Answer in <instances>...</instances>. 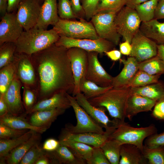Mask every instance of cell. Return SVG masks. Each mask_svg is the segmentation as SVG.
Here are the masks:
<instances>
[{
	"mask_svg": "<svg viewBox=\"0 0 164 164\" xmlns=\"http://www.w3.org/2000/svg\"><path fill=\"white\" fill-rule=\"evenodd\" d=\"M67 50L55 43L30 55L36 77L38 101L61 92L72 94L74 80Z\"/></svg>",
	"mask_w": 164,
	"mask_h": 164,
	"instance_id": "6da1fadb",
	"label": "cell"
},
{
	"mask_svg": "<svg viewBox=\"0 0 164 164\" xmlns=\"http://www.w3.org/2000/svg\"><path fill=\"white\" fill-rule=\"evenodd\" d=\"M60 36L53 28L48 30L34 27L24 30L15 42L16 52L30 56L55 43Z\"/></svg>",
	"mask_w": 164,
	"mask_h": 164,
	"instance_id": "7a4b0ae2",
	"label": "cell"
},
{
	"mask_svg": "<svg viewBox=\"0 0 164 164\" xmlns=\"http://www.w3.org/2000/svg\"><path fill=\"white\" fill-rule=\"evenodd\" d=\"M131 94L130 87L113 88L101 95L88 100L94 106L106 108L115 121L123 122L126 118L128 100Z\"/></svg>",
	"mask_w": 164,
	"mask_h": 164,
	"instance_id": "3957f363",
	"label": "cell"
},
{
	"mask_svg": "<svg viewBox=\"0 0 164 164\" xmlns=\"http://www.w3.org/2000/svg\"><path fill=\"white\" fill-rule=\"evenodd\" d=\"M116 126L110 138L117 141L121 145L125 144L135 145L142 151L144 141L157 132V128L153 124L145 127L135 128L125 121H118Z\"/></svg>",
	"mask_w": 164,
	"mask_h": 164,
	"instance_id": "277c9868",
	"label": "cell"
},
{
	"mask_svg": "<svg viewBox=\"0 0 164 164\" xmlns=\"http://www.w3.org/2000/svg\"><path fill=\"white\" fill-rule=\"evenodd\" d=\"M53 29L59 35L75 39H97L99 37L91 22L60 19Z\"/></svg>",
	"mask_w": 164,
	"mask_h": 164,
	"instance_id": "5b68a950",
	"label": "cell"
},
{
	"mask_svg": "<svg viewBox=\"0 0 164 164\" xmlns=\"http://www.w3.org/2000/svg\"><path fill=\"white\" fill-rule=\"evenodd\" d=\"M67 95L75 113L77 122L75 126L67 124L64 128L73 133L92 132L104 134L105 131L103 130V127L95 121L79 104L75 97L68 93Z\"/></svg>",
	"mask_w": 164,
	"mask_h": 164,
	"instance_id": "8992f818",
	"label": "cell"
},
{
	"mask_svg": "<svg viewBox=\"0 0 164 164\" xmlns=\"http://www.w3.org/2000/svg\"><path fill=\"white\" fill-rule=\"evenodd\" d=\"M114 22L119 35L124 41L131 43L142 22L135 9L125 5L116 14Z\"/></svg>",
	"mask_w": 164,
	"mask_h": 164,
	"instance_id": "52a82bcc",
	"label": "cell"
},
{
	"mask_svg": "<svg viewBox=\"0 0 164 164\" xmlns=\"http://www.w3.org/2000/svg\"><path fill=\"white\" fill-rule=\"evenodd\" d=\"M116 14L112 12L98 13L91 18V21L99 38L108 40L117 46L121 36L114 24Z\"/></svg>",
	"mask_w": 164,
	"mask_h": 164,
	"instance_id": "ba28073f",
	"label": "cell"
},
{
	"mask_svg": "<svg viewBox=\"0 0 164 164\" xmlns=\"http://www.w3.org/2000/svg\"><path fill=\"white\" fill-rule=\"evenodd\" d=\"M60 38L55 44L67 49L77 47L87 52H97L100 54L113 50L116 46L106 39L99 38L97 39H75L60 35Z\"/></svg>",
	"mask_w": 164,
	"mask_h": 164,
	"instance_id": "9c48e42d",
	"label": "cell"
},
{
	"mask_svg": "<svg viewBox=\"0 0 164 164\" xmlns=\"http://www.w3.org/2000/svg\"><path fill=\"white\" fill-rule=\"evenodd\" d=\"M67 54L70 62L74 83L72 94L75 96L80 92L79 85L81 80L85 78L88 64V52L77 47L68 49Z\"/></svg>",
	"mask_w": 164,
	"mask_h": 164,
	"instance_id": "30bf717a",
	"label": "cell"
},
{
	"mask_svg": "<svg viewBox=\"0 0 164 164\" xmlns=\"http://www.w3.org/2000/svg\"><path fill=\"white\" fill-rule=\"evenodd\" d=\"M13 62L16 74L23 86L36 90V73L30 56L16 52Z\"/></svg>",
	"mask_w": 164,
	"mask_h": 164,
	"instance_id": "8fae6325",
	"label": "cell"
},
{
	"mask_svg": "<svg viewBox=\"0 0 164 164\" xmlns=\"http://www.w3.org/2000/svg\"><path fill=\"white\" fill-rule=\"evenodd\" d=\"M132 50L129 55L135 58L138 62L156 56L158 44L148 37L139 30L132 39Z\"/></svg>",
	"mask_w": 164,
	"mask_h": 164,
	"instance_id": "7c38bea8",
	"label": "cell"
},
{
	"mask_svg": "<svg viewBox=\"0 0 164 164\" xmlns=\"http://www.w3.org/2000/svg\"><path fill=\"white\" fill-rule=\"evenodd\" d=\"M116 127L114 125L110 126L105 129V133L103 134L92 132L73 133L64 128L59 136V140H66L79 142L94 147H100L109 138Z\"/></svg>",
	"mask_w": 164,
	"mask_h": 164,
	"instance_id": "4fadbf2b",
	"label": "cell"
},
{
	"mask_svg": "<svg viewBox=\"0 0 164 164\" xmlns=\"http://www.w3.org/2000/svg\"><path fill=\"white\" fill-rule=\"evenodd\" d=\"M41 5L38 0H22L16 11L17 19L24 30L35 26L38 20Z\"/></svg>",
	"mask_w": 164,
	"mask_h": 164,
	"instance_id": "5bb4252c",
	"label": "cell"
},
{
	"mask_svg": "<svg viewBox=\"0 0 164 164\" xmlns=\"http://www.w3.org/2000/svg\"><path fill=\"white\" fill-rule=\"evenodd\" d=\"M99 54L97 52H88V64L85 78L101 87L111 86L113 77L101 65L98 58Z\"/></svg>",
	"mask_w": 164,
	"mask_h": 164,
	"instance_id": "9a60e30c",
	"label": "cell"
},
{
	"mask_svg": "<svg viewBox=\"0 0 164 164\" xmlns=\"http://www.w3.org/2000/svg\"><path fill=\"white\" fill-rule=\"evenodd\" d=\"M18 21L16 12H7L0 22V45L6 42H15L24 31Z\"/></svg>",
	"mask_w": 164,
	"mask_h": 164,
	"instance_id": "2e32d148",
	"label": "cell"
},
{
	"mask_svg": "<svg viewBox=\"0 0 164 164\" xmlns=\"http://www.w3.org/2000/svg\"><path fill=\"white\" fill-rule=\"evenodd\" d=\"M22 86L16 73L12 82L4 95L9 114L13 115L20 116L25 113L20 94Z\"/></svg>",
	"mask_w": 164,
	"mask_h": 164,
	"instance_id": "e0dca14e",
	"label": "cell"
},
{
	"mask_svg": "<svg viewBox=\"0 0 164 164\" xmlns=\"http://www.w3.org/2000/svg\"><path fill=\"white\" fill-rule=\"evenodd\" d=\"M124 65L120 73L113 77L111 86L114 88L129 87L128 86L138 70V62L134 57L130 56L126 60L121 59Z\"/></svg>",
	"mask_w": 164,
	"mask_h": 164,
	"instance_id": "ac0fdd59",
	"label": "cell"
},
{
	"mask_svg": "<svg viewBox=\"0 0 164 164\" xmlns=\"http://www.w3.org/2000/svg\"><path fill=\"white\" fill-rule=\"evenodd\" d=\"M74 97L79 104L95 121L105 129L111 126L110 124L114 125L116 124L117 122L114 119L112 121L109 119L105 113L104 107H96L92 105L83 93H79Z\"/></svg>",
	"mask_w": 164,
	"mask_h": 164,
	"instance_id": "d6986e66",
	"label": "cell"
},
{
	"mask_svg": "<svg viewBox=\"0 0 164 164\" xmlns=\"http://www.w3.org/2000/svg\"><path fill=\"white\" fill-rule=\"evenodd\" d=\"M157 102L141 95L131 94L127 102L126 118L131 121L139 113L151 111Z\"/></svg>",
	"mask_w": 164,
	"mask_h": 164,
	"instance_id": "ffe728a7",
	"label": "cell"
},
{
	"mask_svg": "<svg viewBox=\"0 0 164 164\" xmlns=\"http://www.w3.org/2000/svg\"><path fill=\"white\" fill-rule=\"evenodd\" d=\"M67 92H61L49 98L38 101L32 108L24 115L29 114L35 111L49 109L60 108L66 110L71 107Z\"/></svg>",
	"mask_w": 164,
	"mask_h": 164,
	"instance_id": "44dd1931",
	"label": "cell"
},
{
	"mask_svg": "<svg viewBox=\"0 0 164 164\" xmlns=\"http://www.w3.org/2000/svg\"><path fill=\"white\" fill-rule=\"evenodd\" d=\"M59 18L57 0H44L41 6L39 19L35 27L47 29L49 25L54 26Z\"/></svg>",
	"mask_w": 164,
	"mask_h": 164,
	"instance_id": "7402d4cb",
	"label": "cell"
},
{
	"mask_svg": "<svg viewBox=\"0 0 164 164\" xmlns=\"http://www.w3.org/2000/svg\"><path fill=\"white\" fill-rule=\"evenodd\" d=\"M65 110L57 108L37 111L29 114L30 115L28 121L33 126L47 129Z\"/></svg>",
	"mask_w": 164,
	"mask_h": 164,
	"instance_id": "603a6c76",
	"label": "cell"
},
{
	"mask_svg": "<svg viewBox=\"0 0 164 164\" xmlns=\"http://www.w3.org/2000/svg\"><path fill=\"white\" fill-rule=\"evenodd\" d=\"M49 158L51 164H85L87 163L84 160L77 157L66 146L60 144L55 151H46Z\"/></svg>",
	"mask_w": 164,
	"mask_h": 164,
	"instance_id": "cb8c5ba5",
	"label": "cell"
},
{
	"mask_svg": "<svg viewBox=\"0 0 164 164\" xmlns=\"http://www.w3.org/2000/svg\"><path fill=\"white\" fill-rule=\"evenodd\" d=\"M139 30L158 45H164V22H160L154 19L148 22H142Z\"/></svg>",
	"mask_w": 164,
	"mask_h": 164,
	"instance_id": "d4e9b609",
	"label": "cell"
},
{
	"mask_svg": "<svg viewBox=\"0 0 164 164\" xmlns=\"http://www.w3.org/2000/svg\"><path fill=\"white\" fill-rule=\"evenodd\" d=\"M40 134L35 132L28 140L12 150L5 159L6 162L8 164H19L28 151L34 145L39 143Z\"/></svg>",
	"mask_w": 164,
	"mask_h": 164,
	"instance_id": "484cf974",
	"label": "cell"
},
{
	"mask_svg": "<svg viewBox=\"0 0 164 164\" xmlns=\"http://www.w3.org/2000/svg\"><path fill=\"white\" fill-rule=\"evenodd\" d=\"M148 164L147 160L136 146L129 144L121 145L119 164Z\"/></svg>",
	"mask_w": 164,
	"mask_h": 164,
	"instance_id": "4316f807",
	"label": "cell"
},
{
	"mask_svg": "<svg viewBox=\"0 0 164 164\" xmlns=\"http://www.w3.org/2000/svg\"><path fill=\"white\" fill-rule=\"evenodd\" d=\"M131 94L141 95L157 102L164 98V83L158 82L139 87H130Z\"/></svg>",
	"mask_w": 164,
	"mask_h": 164,
	"instance_id": "83f0119b",
	"label": "cell"
},
{
	"mask_svg": "<svg viewBox=\"0 0 164 164\" xmlns=\"http://www.w3.org/2000/svg\"><path fill=\"white\" fill-rule=\"evenodd\" d=\"M22 115L14 116L9 114L0 118V123L18 130L28 129L33 130L43 134L47 130L46 128L37 127L32 125Z\"/></svg>",
	"mask_w": 164,
	"mask_h": 164,
	"instance_id": "f1b7e54d",
	"label": "cell"
},
{
	"mask_svg": "<svg viewBox=\"0 0 164 164\" xmlns=\"http://www.w3.org/2000/svg\"><path fill=\"white\" fill-rule=\"evenodd\" d=\"M36 132L29 130L26 133L17 138L0 139V164L5 163V159L13 149L28 140Z\"/></svg>",
	"mask_w": 164,
	"mask_h": 164,
	"instance_id": "f546056e",
	"label": "cell"
},
{
	"mask_svg": "<svg viewBox=\"0 0 164 164\" xmlns=\"http://www.w3.org/2000/svg\"><path fill=\"white\" fill-rule=\"evenodd\" d=\"M60 143L68 147L78 158L86 162L91 158L93 147L79 142L66 140H59Z\"/></svg>",
	"mask_w": 164,
	"mask_h": 164,
	"instance_id": "4dcf8cb0",
	"label": "cell"
},
{
	"mask_svg": "<svg viewBox=\"0 0 164 164\" xmlns=\"http://www.w3.org/2000/svg\"><path fill=\"white\" fill-rule=\"evenodd\" d=\"M79 87L80 92L83 94L87 100L101 95L113 88L112 86L107 87L100 86L85 77L81 80Z\"/></svg>",
	"mask_w": 164,
	"mask_h": 164,
	"instance_id": "1f68e13d",
	"label": "cell"
},
{
	"mask_svg": "<svg viewBox=\"0 0 164 164\" xmlns=\"http://www.w3.org/2000/svg\"><path fill=\"white\" fill-rule=\"evenodd\" d=\"M138 70L151 75L164 74V63L157 55L138 62Z\"/></svg>",
	"mask_w": 164,
	"mask_h": 164,
	"instance_id": "d6a6232c",
	"label": "cell"
},
{
	"mask_svg": "<svg viewBox=\"0 0 164 164\" xmlns=\"http://www.w3.org/2000/svg\"><path fill=\"white\" fill-rule=\"evenodd\" d=\"M121 145L109 137L100 147L110 164H119Z\"/></svg>",
	"mask_w": 164,
	"mask_h": 164,
	"instance_id": "836d02e7",
	"label": "cell"
},
{
	"mask_svg": "<svg viewBox=\"0 0 164 164\" xmlns=\"http://www.w3.org/2000/svg\"><path fill=\"white\" fill-rule=\"evenodd\" d=\"M159 0H149L136 5L135 10L142 22L154 19L155 12Z\"/></svg>",
	"mask_w": 164,
	"mask_h": 164,
	"instance_id": "e575fe53",
	"label": "cell"
},
{
	"mask_svg": "<svg viewBox=\"0 0 164 164\" xmlns=\"http://www.w3.org/2000/svg\"><path fill=\"white\" fill-rule=\"evenodd\" d=\"M16 73L13 61L0 69V94L4 95Z\"/></svg>",
	"mask_w": 164,
	"mask_h": 164,
	"instance_id": "d590c367",
	"label": "cell"
},
{
	"mask_svg": "<svg viewBox=\"0 0 164 164\" xmlns=\"http://www.w3.org/2000/svg\"><path fill=\"white\" fill-rule=\"evenodd\" d=\"M16 48L14 42H6L0 45V69L13 61Z\"/></svg>",
	"mask_w": 164,
	"mask_h": 164,
	"instance_id": "8d00e7d4",
	"label": "cell"
},
{
	"mask_svg": "<svg viewBox=\"0 0 164 164\" xmlns=\"http://www.w3.org/2000/svg\"><path fill=\"white\" fill-rule=\"evenodd\" d=\"M142 152L148 164H164V146L149 148L144 145Z\"/></svg>",
	"mask_w": 164,
	"mask_h": 164,
	"instance_id": "74e56055",
	"label": "cell"
},
{
	"mask_svg": "<svg viewBox=\"0 0 164 164\" xmlns=\"http://www.w3.org/2000/svg\"><path fill=\"white\" fill-rule=\"evenodd\" d=\"M160 75H151L138 70L129 85V87H139L158 82Z\"/></svg>",
	"mask_w": 164,
	"mask_h": 164,
	"instance_id": "f35d334b",
	"label": "cell"
},
{
	"mask_svg": "<svg viewBox=\"0 0 164 164\" xmlns=\"http://www.w3.org/2000/svg\"><path fill=\"white\" fill-rule=\"evenodd\" d=\"M127 1L100 0L98 6L97 13L112 12L117 14L126 5Z\"/></svg>",
	"mask_w": 164,
	"mask_h": 164,
	"instance_id": "ab89813d",
	"label": "cell"
},
{
	"mask_svg": "<svg viewBox=\"0 0 164 164\" xmlns=\"http://www.w3.org/2000/svg\"><path fill=\"white\" fill-rule=\"evenodd\" d=\"M46 151L39 145V143L33 145L25 154L21 160L20 164H35L36 161Z\"/></svg>",
	"mask_w": 164,
	"mask_h": 164,
	"instance_id": "60d3db41",
	"label": "cell"
},
{
	"mask_svg": "<svg viewBox=\"0 0 164 164\" xmlns=\"http://www.w3.org/2000/svg\"><path fill=\"white\" fill-rule=\"evenodd\" d=\"M23 104L27 111L31 109L38 102L37 93L36 89L24 86L22 95Z\"/></svg>",
	"mask_w": 164,
	"mask_h": 164,
	"instance_id": "b9f144b4",
	"label": "cell"
},
{
	"mask_svg": "<svg viewBox=\"0 0 164 164\" xmlns=\"http://www.w3.org/2000/svg\"><path fill=\"white\" fill-rule=\"evenodd\" d=\"M58 13L60 19L76 20L77 17L73 12L70 0H57Z\"/></svg>",
	"mask_w": 164,
	"mask_h": 164,
	"instance_id": "7bdbcfd3",
	"label": "cell"
},
{
	"mask_svg": "<svg viewBox=\"0 0 164 164\" xmlns=\"http://www.w3.org/2000/svg\"><path fill=\"white\" fill-rule=\"evenodd\" d=\"M29 130H18L0 123V139H8L20 137Z\"/></svg>",
	"mask_w": 164,
	"mask_h": 164,
	"instance_id": "ee69618b",
	"label": "cell"
},
{
	"mask_svg": "<svg viewBox=\"0 0 164 164\" xmlns=\"http://www.w3.org/2000/svg\"><path fill=\"white\" fill-rule=\"evenodd\" d=\"M100 0H80L87 21L97 13L98 5Z\"/></svg>",
	"mask_w": 164,
	"mask_h": 164,
	"instance_id": "f6af8a7d",
	"label": "cell"
},
{
	"mask_svg": "<svg viewBox=\"0 0 164 164\" xmlns=\"http://www.w3.org/2000/svg\"><path fill=\"white\" fill-rule=\"evenodd\" d=\"M88 164H110L101 147H93L91 157L87 162Z\"/></svg>",
	"mask_w": 164,
	"mask_h": 164,
	"instance_id": "bcb514c9",
	"label": "cell"
},
{
	"mask_svg": "<svg viewBox=\"0 0 164 164\" xmlns=\"http://www.w3.org/2000/svg\"><path fill=\"white\" fill-rule=\"evenodd\" d=\"M144 146L149 148L164 146V132L156 133L147 138L145 140Z\"/></svg>",
	"mask_w": 164,
	"mask_h": 164,
	"instance_id": "7dc6e473",
	"label": "cell"
},
{
	"mask_svg": "<svg viewBox=\"0 0 164 164\" xmlns=\"http://www.w3.org/2000/svg\"><path fill=\"white\" fill-rule=\"evenodd\" d=\"M71 8L74 15L81 21H86L85 14L80 0H70Z\"/></svg>",
	"mask_w": 164,
	"mask_h": 164,
	"instance_id": "c3c4849f",
	"label": "cell"
},
{
	"mask_svg": "<svg viewBox=\"0 0 164 164\" xmlns=\"http://www.w3.org/2000/svg\"><path fill=\"white\" fill-rule=\"evenodd\" d=\"M152 115L157 119H164V98L156 102L152 112Z\"/></svg>",
	"mask_w": 164,
	"mask_h": 164,
	"instance_id": "681fc988",
	"label": "cell"
},
{
	"mask_svg": "<svg viewBox=\"0 0 164 164\" xmlns=\"http://www.w3.org/2000/svg\"><path fill=\"white\" fill-rule=\"evenodd\" d=\"M60 144L59 140L52 138H49L44 142L42 148L45 151L51 152L55 150Z\"/></svg>",
	"mask_w": 164,
	"mask_h": 164,
	"instance_id": "f907efd6",
	"label": "cell"
},
{
	"mask_svg": "<svg viewBox=\"0 0 164 164\" xmlns=\"http://www.w3.org/2000/svg\"><path fill=\"white\" fill-rule=\"evenodd\" d=\"M154 19L157 20L164 19V1L159 0L155 9Z\"/></svg>",
	"mask_w": 164,
	"mask_h": 164,
	"instance_id": "816d5d0a",
	"label": "cell"
},
{
	"mask_svg": "<svg viewBox=\"0 0 164 164\" xmlns=\"http://www.w3.org/2000/svg\"><path fill=\"white\" fill-rule=\"evenodd\" d=\"M9 114L4 95L0 94V118Z\"/></svg>",
	"mask_w": 164,
	"mask_h": 164,
	"instance_id": "f5cc1de1",
	"label": "cell"
},
{
	"mask_svg": "<svg viewBox=\"0 0 164 164\" xmlns=\"http://www.w3.org/2000/svg\"><path fill=\"white\" fill-rule=\"evenodd\" d=\"M119 49L122 54L129 56L132 50L131 43L128 41H125L119 45Z\"/></svg>",
	"mask_w": 164,
	"mask_h": 164,
	"instance_id": "db71d44e",
	"label": "cell"
},
{
	"mask_svg": "<svg viewBox=\"0 0 164 164\" xmlns=\"http://www.w3.org/2000/svg\"><path fill=\"white\" fill-rule=\"evenodd\" d=\"M105 53L111 60L115 61L120 59L121 56L120 51L116 50H111Z\"/></svg>",
	"mask_w": 164,
	"mask_h": 164,
	"instance_id": "11a10c76",
	"label": "cell"
},
{
	"mask_svg": "<svg viewBox=\"0 0 164 164\" xmlns=\"http://www.w3.org/2000/svg\"><path fill=\"white\" fill-rule=\"evenodd\" d=\"M22 0H8L7 12H16L18 6Z\"/></svg>",
	"mask_w": 164,
	"mask_h": 164,
	"instance_id": "9f6ffc18",
	"label": "cell"
},
{
	"mask_svg": "<svg viewBox=\"0 0 164 164\" xmlns=\"http://www.w3.org/2000/svg\"><path fill=\"white\" fill-rule=\"evenodd\" d=\"M8 8V0H0V13L1 17L7 12Z\"/></svg>",
	"mask_w": 164,
	"mask_h": 164,
	"instance_id": "6f0895ef",
	"label": "cell"
},
{
	"mask_svg": "<svg viewBox=\"0 0 164 164\" xmlns=\"http://www.w3.org/2000/svg\"><path fill=\"white\" fill-rule=\"evenodd\" d=\"M149 0H127L126 6L134 9L135 6Z\"/></svg>",
	"mask_w": 164,
	"mask_h": 164,
	"instance_id": "680465c9",
	"label": "cell"
},
{
	"mask_svg": "<svg viewBox=\"0 0 164 164\" xmlns=\"http://www.w3.org/2000/svg\"><path fill=\"white\" fill-rule=\"evenodd\" d=\"M51 164L50 159L45 154L41 156L36 161L35 164Z\"/></svg>",
	"mask_w": 164,
	"mask_h": 164,
	"instance_id": "91938a15",
	"label": "cell"
},
{
	"mask_svg": "<svg viewBox=\"0 0 164 164\" xmlns=\"http://www.w3.org/2000/svg\"><path fill=\"white\" fill-rule=\"evenodd\" d=\"M157 55L161 59L164 63V45H157Z\"/></svg>",
	"mask_w": 164,
	"mask_h": 164,
	"instance_id": "94428289",
	"label": "cell"
},
{
	"mask_svg": "<svg viewBox=\"0 0 164 164\" xmlns=\"http://www.w3.org/2000/svg\"><path fill=\"white\" fill-rule=\"evenodd\" d=\"M40 5L42 4L44 0H38Z\"/></svg>",
	"mask_w": 164,
	"mask_h": 164,
	"instance_id": "6125c7cd",
	"label": "cell"
},
{
	"mask_svg": "<svg viewBox=\"0 0 164 164\" xmlns=\"http://www.w3.org/2000/svg\"><path fill=\"white\" fill-rule=\"evenodd\" d=\"M163 0V1H164V0Z\"/></svg>",
	"mask_w": 164,
	"mask_h": 164,
	"instance_id": "be15d7a7",
	"label": "cell"
},
{
	"mask_svg": "<svg viewBox=\"0 0 164 164\" xmlns=\"http://www.w3.org/2000/svg\"></svg>",
	"mask_w": 164,
	"mask_h": 164,
	"instance_id": "e7e4bbea",
	"label": "cell"
}]
</instances>
